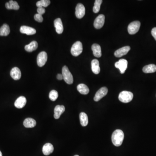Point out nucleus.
<instances>
[{"instance_id":"nucleus-1","label":"nucleus","mask_w":156,"mask_h":156,"mask_svg":"<svg viewBox=\"0 0 156 156\" xmlns=\"http://www.w3.org/2000/svg\"><path fill=\"white\" fill-rule=\"evenodd\" d=\"M124 139V134L122 131L117 129L113 133L112 135V142L115 146L119 147L122 143Z\"/></svg>"},{"instance_id":"nucleus-2","label":"nucleus","mask_w":156,"mask_h":156,"mask_svg":"<svg viewBox=\"0 0 156 156\" xmlns=\"http://www.w3.org/2000/svg\"><path fill=\"white\" fill-rule=\"evenodd\" d=\"M133 94L130 91H122L119 94L118 98L122 103H129L132 100L133 98Z\"/></svg>"},{"instance_id":"nucleus-3","label":"nucleus","mask_w":156,"mask_h":156,"mask_svg":"<svg viewBox=\"0 0 156 156\" xmlns=\"http://www.w3.org/2000/svg\"><path fill=\"white\" fill-rule=\"evenodd\" d=\"M62 75L63 76V79L66 83L70 85L73 83V76L66 65L63 67Z\"/></svg>"},{"instance_id":"nucleus-4","label":"nucleus","mask_w":156,"mask_h":156,"mask_svg":"<svg viewBox=\"0 0 156 156\" xmlns=\"http://www.w3.org/2000/svg\"><path fill=\"white\" fill-rule=\"evenodd\" d=\"M83 46L80 41H77L73 44L71 49V53L74 56H78L82 53Z\"/></svg>"},{"instance_id":"nucleus-5","label":"nucleus","mask_w":156,"mask_h":156,"mask_svg":"<svg viewBox=\"0 0 156 156\" xmlns=\"http://www.w3.org/2000/svg\"><path fill=\"white\" fill-rule=\"evenodd\" d=\"M141 23L138 21H134L130 23L128 26V30L130 34H134L139 30Z\"/></svg>"},{"instance_id":"nucleus-6","label":"nucleus","mask_w":156,"mask_h":156,"mask_svg":"<svg viewBox=\"0 0 156 156\" xmlns=\"http://www.w3.org/2000/svg\"><path fill=\"white\" fill-rule=\"evenodd\" d=\"M128 64L127 60L125 59H121L118 62L115 63V66L116 68L119 69L121 73L124 74L127 69Z\"/></svg>"},{"instance_id":"nucleus-7","label":"nucleus","mask_w":156,"mask_h":156,"mask_svg":"<svg viewBox=\"0 0 156 156\" xmlns=\"http://www.w3.org/2000/svg\"><path fill=\"white\" fill-rule=\"evenodd\" d=\"M47 60V54L46 52L42 51L39 53L37 57V65L39 67L45 65Z\"/></svg>"},{"instance_id":"nucleus-8","label":"nucleus","mask_w":156,"mask_h":156,"mask_svg":"<svg viewBox=\"0 0 156 156\" xmlns=\"http://www.w3.org/2000/svg\"><path fill=\"white\" fill-rule=\"evenodd\" d=\"M108 89L105 87L101 88L96 93L95 97L94 98V101L98 102L101 100L107 94Z\"/></svg>"},{"instance_id":"nucleus-9","label":"nucleus","mask_w":156,"mask_h":156,"mask_svg":"<svg viewBox=\"0 0 156 156\" xmlns=\"http://www.w3.org/2000/svg\"><path fill=\"white\" fill-rule=\"evenodd\" d=\"M105 17L103 14L98 15L94 22V26L97 29H99L103 27L105 24Z\"/></svg>"},{"instance_id":"nucleus-10","label":"nucleus","mask_w":156,"mask_h":156,"mask_svg":"<svg viewBox=\"0 0 156 156\" xmlns=\"http://www.w3.org/2000/svg\"><path fill=\"white\" fill-rule=\"evenodd\" d=\"M75 14L78 19L82 18L84 17L85 14V8L83 4H78L76 8Z\"/></svg>"},{"instance_id":"nucleus-11","label":"nucleus","mask_w":156,"mask_h":156,"mask_svg":"<svg viewBox=\"0 0 156 156\" xmlns=\"http://www.w3.org/2000/svg\"><path fill=\"white\" fill-rule=\"evenodd\" d=\"M20 31L22 34H26L27 35H32L36 33V30L34 28L27 26H21Z\"/></svg>"},{"instance_id":"nucleus-12","label":"nucleus","mask_w":156,"mask_h":156,"mask_svg":"<svg viewBox=\"0 0 156 156\" xmlns=\"http://www.w3.org/2000/svg\"><path fill=\"white\" fill-rule=\"evenodd\" d=\"M131 48L129 46H125L120 48L115 52L114 55L116 57H121L125 55L129 51Z\"/></svg>"},{"instance_id":"nucleus-13","label":"nucleus","mask_w":156,"mask_h":156,"mask_svg":"<svg viewBox=\"0 0 156 156\" xmlns=\"http://www.w3.org/2000/svg\"><path fill=\"white\" fill-rule=\"evenodd\" d=\"M54 25L57 34H62L63 31V26L61 19L59 18L55 20L54 21Z\"/></svg>"},{"instance_id":"nucleus-14","label":"nucleus","mask_w":156,"mask_h":156,"mask_svg":"<svg viewBox=\"0 0 156 156\" xmlns=\"http://www.w3.org/2000/svg\"><path fill=\"white\" fill-rule=\"evenodd\" d=\"M65 108L63 105H58L54 108V117L55 119H58L60 117L61 115L65 112Z\"/></svg>"},{"instance_id":"nucleus-15","label":"nucleus","mask_w":156,"mask_h":156,"mask_svg":"<svg viewBox=\"0 0 156 156\" xmlns=\"http://www.w3.org/2000/svg\"><path fill=\"white\" fill-rule=\"evenodd\" d=\"M26 103H27V99L26 98L23 96H21L17 98L14 103V105L17 108H22L25 106Z\"/></svg>"},{"instance_id":"nucleus-16","label":"nucleus","mask_w":156,"mask_h":156,"mask_svg":"<svg viewBox=\"0 0 156 156\" xmlns=\"http://www.w3.org/2000/svg\"><path fill=\"white\" fill-rule=\"evenodd\" d=\"M10 75L11 77L15 80L20 79L21 77V72L20 70L18 67L12 68L11 71Z\"/></svg>"},{"instance_id":"nucleus-17","label":"nucleus","mask_w":156,"mask_h":156,"mask_svg":"<svg viewBox=\"0 0 156 156\" xmlns=\"http://www.w3.org/2000/svg\"><path fill=\"white\" fill-rule=\"evenodd\" d=\"M54 150V148L53 145L51 143H46L44 145L43 147V154L45 155H49L53 153Z\"/></svg>"},{"instance_id":"nucleus-18","label":"nucleus","mask_w":156,"mask_h":156,"mask_svg":"<svg viewBox=\"0 0 156 156\" xmlns=\"http://www.w3.org/2000/svg\"><path fill=\"white\" fill-rule=\"evenodd\" d=\"M91 50L95 57L99 58L102 56V51L100 46L98 44H93L91 46Z\"/></svg>"},{"instance_id":"nucleus-19","label":"nucleus","mask_w":156,"mask_h":156,"mask_svg":"<svg viewBox=\"0 0 156 156\" xmlns=\"http://www.w3.org/2000/svg\"><path fill=\"white\" fill-rule=\"evenodd\" d=\"M91 65L92 72L95 74H99L100 72L99 61L96 59L92 60L91 63Z\"/></svg>"},{"instance_id":"nucleus-20","label":"nucleus","mask_w":156,"mask_h":156,"mask_svg":"<svg viewBox=\"0 0 156 156\" xmlns=\"http://www.w3.org/2000/svg\"><path fill=\"white\" fill-rule=\"evenodd\" d=\"M5 7L8 10H18L20 8V6L18 2L12 0L6 3Z\"/></svg>"},{"instance_id":"nucleus-21","label":"nucleus","mask_w":156,"mask_h":156,"mask_svg":"<svg viewBox=\"0 0 156 156\" xmlns=\"http://www.w3.org/2000/svg\"><path fill=\"white\" fill-rule=\"evenodd\" d=\"M36 122L32 118H27L24 122V125L26 128H33L36 125Z\"/></svg>"},{"instance_id":"nucleus-22","label":"nucleus","mask_w":156,"mask_h":156,"mask_svg":"<svg viewBox=\"0 0 156 156\" xmlns=\"http://www.w3.org/2000/svg\"><path fill=\"white\" fill-rule=\"evenodd\" d=\"M38 46L37 42L36 41H33L30 44L25 46V50L27 52H32L36 50L38 48Z\"/></svg>"},{"instance_id":"nucleus-23","label":"nucleus","mask_w":156,"mask_h":156,"mask_svg":"<svg viewBox=\"0 0 156 156\" xmlns=\"http://www.w3.org/2000/svg\"><path fill=\"white\" fill-rule=\"evenodd\" d=\"M10 33V29L9 26L7 24H4L0 28V36H7Z\"/></svg>"},{"instance_id":"nucleus-24","label":"nucleus","mask_w":156,"mask_h":156,"mask_svg":"<svg viewBox=\"0 0 156 156\" xmlns=\"http://www.w3.org/2000/svg\"><path fill=\"white\" fill-rule=\"evenodd\" d=\"M79 119L82 126L85 127L88 125L89 123L88 117L85 113L81 112L80 114Z\"/></svg>"},{"instance_id":"nucleus-25","label":"nucleus","mask_w":156,"mask_h":156,"mask_svg":"<svg viewBox=\"0 0 156 156\" xmlns=\"http://www.w3.org/2000/svg\"><path fill=\"white\" fill-rule=\"evenodd\" d=\"M78 91L81 94L87 95L89 92V89L86 85L84 84H80L77 87Z\"/></svg>"},{"instance_id":"nucleus-26","label":"nucleus","mask_w":156,"mask_h":156,"mask_svg":"<svg viewBox=\"0 0 156 156\" xmlns=\"http://www.w3.org/2000/svg\"><path fill=\"white\" fill-rule=\"evenodd\" d=\"M143 71L146 73H154L156 71V65L155 64L146 65L143 67Z\"/></svg>"},{"instance_id":"nucleus-27","label":"nucleus","mask_w":156,"mask_h":156,"mask_svg":"<svg viewBox=\"0 0 156 156\" xmlns=\"http://www.w3.org/2000/svg\"><path fill=\"white\" fill-rule=\"evenodd\" d=\"M51 4V1L50 0H41L38 1L36 4L37 8H44L47 7Z\"/></svg>"},{"instance_id":"nucleus-28","label":"nucleus","mask_w":156,"mask_h":156,"mask_svg":"<svg viewBox=\"0 0 156 156\" xmlns=\"http://www.w3.org/2000/svg\"><path fill=\"white\" fill-rule=\"evenodd\" d=\"M102 0H96L95 1L94 6L93 8V12L95 13H97L99 12L100 9V6L103 3Z\"/></svg>"},{"instance_id":"nucleus-29","label":"nucleus","mask_w":156,"mask_h":156,"mask_svg":"<svg viewBox=\"0 0 156 156\" xmlns=\"http://www.w3.org/2000/svg\"><path fill=\"white\" fill-rule=\"evenodd\" d=\"M58 93L56 90H53L49 94V98H50L51 100L52 101H55L58 98Z\"/></svg>"},{"instance_id":"nucleus-30","label":"nucleus","mask_w":156,"mask_h":156,"mask_svg":"<svg viewBox=\"0 0 156 156\" xmlns=\"http://www.w3.org/2000/svg\"><path fill=\"white\" fill-rule=\"evenodd\" d=\"M34 18L36 21L39 22V23L43 22V20H44L42 15L38 14V13L35 14L34 16Z\"/></svg>"},{"instance_id":"nucleus-31","label":"nucleus","mask_w":156,"mask_h":156,"mask_svg":"<svg viewBox=\"0 0 156 156\" xmlns=\"http://www.w3.org/2000/svg\"><path fill=\"white\" fill-rule=\"evenodd\" d=\"M37 11L38 12V14H40V15H42L43 14H44L45 13V9L44 8H38L37 9Z\"/></svg>"},{"instance_id":"nucleus-32","label":"nucleus","mask_w":156,"mask_h":156,"mask_svg":"<svg viewBox=\"0 0 156 156\" xmlns=\"http://www.w3.org/2000/svg\"><path fill=\"white\" fill-rule=\"evenodd\" d=\"M151 34L156 40V27H154V28L152 29L151 30Z\"/></svg>"},{"instance_id":"nucleus-33","label":"nucleus","mask_w":156,"mask_h":156,"mask_svg":"<svg viewBox=\"0 0 156 156\" xmlns=\"http://www.w3.org/2000/svg\"><path fill=\"white\" fill-rule=\"evenodd\" d=\"M57 79L58 80H61L63 79V76L62 74H58L57 75Z\"/></svg>"},{"instance_id":"nucleus-34","label":"nucleus","mask_w":156,"mask_h":156,"mask_svg":"<svg viewBox=\"0 0 156 156\" xmlns=\"http://www.w3.org/2000/svg\"><path fill=\"white\" fill-rule=\"evenodd\" d=\"M0 156H2V154L1 151H0Z\"/></svg>"},{"instance_id":"nucleus-35","label":"nucleus","mask_w":156,"mask_h":156,"mask_svg":"<svg viewBox=\"0 0 156 156\" xmlns=\"http://www.w3.org/2000/svg\"><path fill=\"white\" fill-rule=\"evenodd\" d=\"M74 156H79V155H75Z\"/></svg>"}]
</instances>
